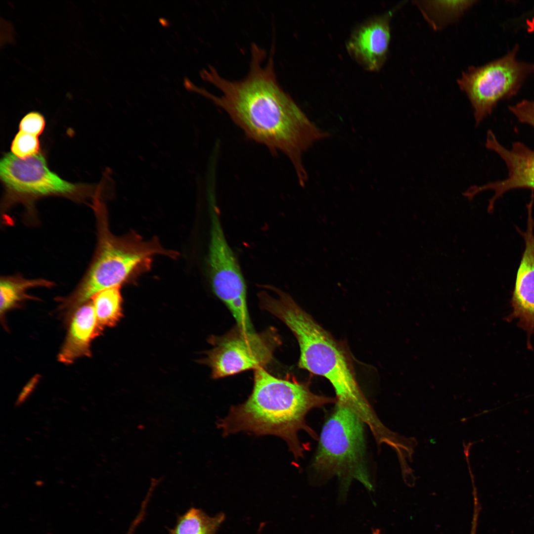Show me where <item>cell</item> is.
Instances as JSON below:
<instances>
[{"label":"cell","instance_id":"obj_6","mask_svg":"<svg viewBox=\"0 0 534 534\" xmlns=\"http://www.w3.org/2000/svg\"><path fill=\"white\" fill-rule=\"evenodd\" d=\"M516 45L506 55L481 66H471L457 80L473 109L476 125L490 115L500 100L515 95L530 75L534 64L519 61Z\"/></svg>","mask_w":534,"mask_h":534},{"label":"cell","instance_id":"obj_11","mask_svg":"<svg viewBox=\"0 0 534 534\" xmlns=\"http://www.w3.org/2000/svg\"><path fill=\"white\" fill-rule=\"evenodd\" d=\"M534 198L527 205L528 219L525 231L517 228L523 237L525 248L518 269L511 299L510 319H516L518 325L528 333L530 340L534 334V220L532 216Z\"/></svg>","mask_w":534,"mask_h":534},{"label":"cell","instance_id":"obj_23","mask_svg":"<svg viewBox=\"0 0 534 534\" xmlns=\"http://www.w3.org/2000/svg\"><path fill=\"white\" fill-rule=\"evenodd\" d=\"M371 534H381V531L379 529H373L372 530Z\"/></svg>","mask_w":534,"mask_h":534},{"label":"cell","instance_id":"obj_19","mask_svg":"<svg viewBox=\"0 0 534 534\" xmlns=\"http://www.w3.org/2000/svg\"><path fill=\"white\" fill-rule=\"evenodd\" d=\"M44 126V116L38 112L32 111L22 119L19 124V131L38 136L43 132Z\"/></svg>","mask_w":534,"mask_h":534},{"label":"cell","instance_id":"obj_18","mask_svg":"<svg viewBox=\"0 0 534 534\" xmlns=\"http://www.w3.org/2000/svg\"><path fill=\"white\" fill-rule=\"evenodd\" d=\"M38 136L19 131L11 145V153L20 158H26L39 152Z\"/></svg>","mask_w":534,"mask_h":534},{"label":"cell","instance_id":"obj_20","mask_svg":"<svg viewBox=\"0 0 534 534\" xmlns=\"http://www.w3.org/2000/svg\"><path fill=\"white\" fill-rule=\"evenodd\" d=\"M509 109L520 122L534 127V101L523 100L509 106Z\"/></svg>","mask_w":534,"mask_h":534},{"label":"cell","instance_id":"obj_22","mask_svg":"<svg viewBox=\"0 0 534 534\" xmlns=\"http://www.w3.org/2000/svg\"><path fill=\"white\" fill-rule=\"evenodd\" d=\"M477 525L478 520L476 519H473L472 521L471 528L470 534H476Z\"/></svg>","mask_w":534,"mask_h":534},{"label":"cell","instance_id":"obj_21","mask_svg":"<svg viewBox=\"0 0 534 534\" xmlns=\"http://www.w3.org/2000/svg\"><path fill=\"white\" fill-rule=\"evenodd\" d=\"M35 380H32L23 389V391L19 396L17 401L16 402V405H19L22 404L27 398L31 391H33L35 386Z\"/></svg>","mask_w":534,"mask_h":534},{"label":"cell","instance_id":"obj_13","mask_svg":"<svg viewBox=\"0 0 534 534\" xmlns=\"http://www.w3.org/2000/svg\"><path fill=\"white\" fill-rule=\"evenodd\" d=\"M70 319L66 339L58 356V360L66 364L83 356H90L91 341L102 332L90 300L79 307Z\"/></svg>","mask_w":534,"mask_h":534},{"label":"cell","instance_id":"obj_2","mask_svg":"<svg viewBox=\"0 0 534 534\" xmlns=\"http://www.w3.org/2000/svg\"><path fill=\"white\" fill-rule=\"evenodd\" d=\"M336 398L312 393L308 384L276 378L263 367L255 369L252 392L242 403L231 407L218 423L224 436L240 432L283 439L296 459L305 448L298 437L304 430L317 439L306 416L312 409L335 403Z\"/></svg>","mask_w":534,"mask_h":534},{"label":"cell","instance_id":"obj_4","mask_svg":"<svg viewBox=\"0 0 534 534\" xmlns=\"http://www.w3.org/2000/svg\"><path fill=\"white\" fill-rule=\"evenodd\" d=\"M97 225V243L92 262L75 290L61 301L62 309L71 315L97 293L120 286L150 269L153 257L164 255L172 259L178 253L164 248L156 238L144 240L130 232L122 236L109 229L106 211L95 196L92 205Z\"/></svg>","mask_w":534,"mask_h":534},{"label":"cell","instance_id":"obj_17","mask_svg":"<svg viewBox=\"0 0 534 534\" xmlns=\"http://www.w3.org/2000/svg\"><path fill=\"white\" fill-rule=\"evenodd\" d=\"M474 2L470 0L433 1L426 6H428L430 11H432V14L435 15V17L447 21L458 17Z\"/></svg>","mask_w":534,"mask_h":534},{"label":"cell","instance_id":"obj_15","mask_svg":"<svg viewBox=\"0 0 534 534\" xmlns=\"http://www.w3.org/2000/svg\"><path fill=\"white\" fill-rule=\"evenodd\" d=\"M225 517L222 512L210 516L200 509L191 507L178 516L169 534H216Z\"/></svg>","mask_w":534,"mask_h":534},{"label":"cell","instance_id":"obj_16","mask_svg":"<svg viewBox=\"0 0 534 534\" xmlns=\"http://www.w3.org/2000/svg\"><path fill=\"white\" fill-rule=\"evenodd\" d=\"M97 325L102 332L106 327L115 326L123 315L120 286H114L97 293L90 299Z\"/></svg>","mask_w":534,"mask_h":534},{"label":"cell","instance_id":"obj_3","mask_svg":"<svg viewBox=\"0 0 534 534\" xmlns=\"http://www.w3.org/2000/svg\"><path fill=\"white\" fill-rule=\"evenodd\" d=\"M275 296L265 294L261 309L286 324L300 350V368L325 378L332 385L336 402L350 408L369 428L379 432L383 424L363 394L356 377L347 348L335 339L287 293L275 288Z\"/></svg>","mask_w":534,"mask_h":534},{"label":"cell","instance_id":"obj_5","mask_svg":"<svg viewBox=\"0 0 534 534\" xmlns=\"http://www.w3.org/2000/svg\"><path fill=\"white\" fill-rule=\"evenodd\" d=\"M320 435L312 468L317 475L340 482V499L344 500L352 482L357 480L373 490L366 462L363 421L346 406L336 402Z\"/></svg>","mask_w":534,"mask_h":534},{"label":"cell","instance_id":"obj_12","mask_svg":"<svg viewBox=\"0 0 534 534\" xmlns=\"http://www.w3.org/2000/svg\"><path fill=\"white\" fill-rule=\"evenodd\" d=\"M391 10L374 16L357 26L346 44L349 54L358 64L369 71H377L387 59L390 41Z\"/></svg>","mask_w":534,"mask_h":534},{"label":"cell","instance_id":"obj_9","mask_svg":"<svg viewBox=\"0 0 534 534\" xmlns=\"http://www.w3.org/2000/svg\"><path fill=\"white\" fill-rule=\"evenodd\" d=\"M0 177L8 192L15 197L72 196L79 194L82 187L51 172L40 152L26 158H18L12 153L5 154L0 161Z\"/></svg>","mask_w":534,"mask_h":534},{"label":"cell","instance_id":"obj_7","mask_svg":"<svg viewBox=\"0 0 534 534\" xmlns=\"http://www.w3.org/2000/svg\"><path fill=\"white\" fill-rule=\"evenodd\" d=\"M210 342L213 348L203 361L211 368L212 377L218 379L268 364L281 339L273 328L255 333L236 326Z\"/></svg>","mask_w":534,"mask_h":534},{"label":"cell","instance_id":"obj_10","mask_svg":"<svg viewBox=\"0 0 534 534\" xmlns=\"http://www.w3.org/2000/svg\"><path fill=\"white\" fill-rule=\"evenodd\" d=\"M486 147L497 153L505 163L508 175L506 178L490 182L470 188L472 196L487 190L494 194L489 201L488 210L491 211L496 200L506 192L516 188H526L534 190V150L524 143L514 142L510 149L503 146L492 131L487 132Z\"/></svg>","mask_w":534,"mask_h":534},{"label":"cell","instance_id":"obj_8","mask_svg":"<svg viewBox=\"0 0 534 534\" xmlns=\"http://www.w3.org/2000/svg\"><path fill=\"white\" fill-rule=\"evenodd\" d=\"M211 221L207 261L212 290L232 313L237 326L244 331H254L247 309L245 280L226 240L215 207L211 212Z\"/></svg>","mask_w":534,"mask_h":534},{"label":"cell","instance_id":"obj_1","mask_svg":"<svg viewBox=\"0 0 534 534\" xmlns=\"http://www.w3.org/2000/svg\"><path fill=\"white\" fill-rule=\"evenodd\" d=\"M274 49L272 47L264 65L266 51L252 44L249 71L240 80L226 79L212 66L203 71L202 78L218 88L221 95L195 86L192 88L224 110L249 138L272 152L279 151L286 155L301 186H304L308 177L303 164V153L330 134L311 122L281 87L274 71Z\"/></svg>","mask_w":534,"mask_h":534},{"label":"cell","instance_id":"obj_24","mask_svg":"<svg viewBox=\"0 0 534 534\" xmlns=\"http://www.w3.org/2000/svg\"><path fill=\"white\" fill-rule=\"evenodd\" d=\"M127 534H131L130 533H128Z\"/></svg>","mask_w":534,"mask_h":534},{"label":"cell","instance_id":"obj_14","mask_svg":"<svg viewBox=\"0 0 534 534\" xmlns=\"http://www.w3.org/2000/svg\"><path fill=\"white\" fill-rule=\"evenodd\" d=\"M53 283L43 278L26 279L20 276L1 277L0 282L1 318L9 310L25 299H31L28 291L39 287H50Z\"/></svg>","mask_w":534,"mask_h":534}]
</instances>
